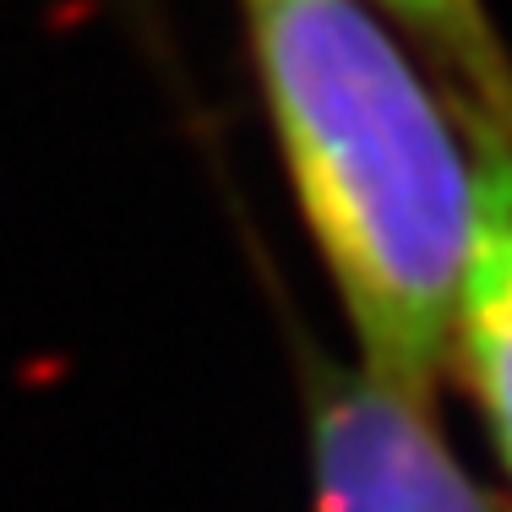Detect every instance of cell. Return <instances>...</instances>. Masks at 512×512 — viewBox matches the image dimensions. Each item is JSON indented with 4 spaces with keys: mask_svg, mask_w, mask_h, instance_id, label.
<instances>
[{
    "mask_svg": "<svg viewBox=\"0 0 512 512\" xmlns=\"http://www.w3.org/2000/svg\"><path fill=\"white\" fill-rule=\"evenodd\" d=\"M267 115L365 376L431 398L469 256V142L360 0H246Z\"/></svg>",
    "mask_w": 512,
    "mask_h": 512,
    "instance_id": "6da1fadb",
    "label": "cell"
},
{
    "mask_svg": "<svg viewBox=\"0 0 512 512\" xmlns=\"http://www.w3.org/2000/svg\"><path fill=\"white\" fill-rule=\"evenodd\" d=\"M474 109H480L485 120H491L496 131H507L512 137V88H502V93H491V99H469Z\"/></svg>",
    "mask_w": 512,
    "mask_h": 512,
    "instance_id": "5b68a950",
    "label": "cell"
},
{
    "mask_svg": "<svg viewBox=\"0 0 512 512\" xmlns=\"http://www.w3.org/2000/svg\"><path fill=\"white\" fill-rule=\"evenodd\" d=\"M469 142V256L453 311V355L512 469V137L453 99Z\"/></svg>",
    "mask_w": 512,
    "mask_h": 512,
    "instance_id": "3957f363",
    "label": "cell"
},
{
    "mask_svg": "<svg viewBox=\"0 0 512 512\" xmlns=\"http://www.w3.org/2000/svg\"><path fill=\"white\" fill-rule=\"evenodd\" d=\"M316 512H491L447 453L431 404L376 376H333L311 414Z\"/></svg>",
    "mask_w": 512,
    "mask_h": 512,
    "instance_id": "7a4b0ae2",
    "label": "cell"
},
{
    "mask_svg": "<svg viewBox=\"0 0 512 512\" xmlns=\"http://www.w3.org/2000/svg\"><path fill=\"white\" fill-rule=\"evenodd\" d=\"M382 17L404 22L409 33H420L442 60H453L463 71V93L469 99H491V93L512 88V66L496 44L491 22H485L480 0H371Z\"/></svg>",
    "mask_w": 512,
    "mask_h": 512,
    "instance_id": "277c9868",
    "label": "cell"
}]
</instances>
